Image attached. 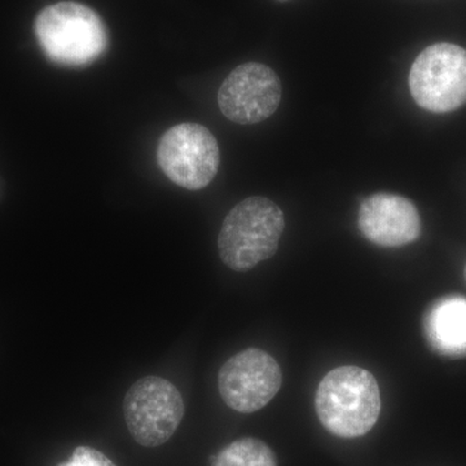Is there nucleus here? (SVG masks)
<instances>
[{
	"label": "nucleus",
	"instance_id": "obj_6",
	"mask_svg": "<svg viewBox=\"0 0 466 466\" xmlns=\"http://www.w3.org/2000/svg\"><path fill=\"white\" fill-rule=\"evenodd\" d=\"M157 161L171 182L198 191L208 186L219 170V147L205 126L186 122L162 135Z\"/></svg>",
	"mask_w": 466,
	"mask_h": 466
},
{
	"label": "nucleus",
	"instance_id": "obj_7",
	"mask_svg": "<svg viewBox=\"0 0 466 466\" xmlns=\"http://www.w3.org/2000/svg\"><path fill=\"white\" fill-rule=\"evenodd\" d=\"M283 373L268 352L247 349L233 355L220 368L218 389L223 401L236 412L254 413L278 394Z\"/></svg>",
	"mask_w": 466,
	"mask_h": 466
},
{
	"label": "nucleus",
	"instance_id": "obj_12",
	"mask_svg": "<svg viewBox=\"0 0 466 466\" xmlns=\"http://www.w3.org/2000/svg\"><path fill=\"white\" fill-rule=\"evenodd\" d=\"M57 466H116L115 462L100 451L92 447L79 446L73 451L72 456L66 462Z\"/></svg>",
	"mask_w": 466,
	"mask_h": 466
},
{
	"label": "nucleus",
	"instance_id": "obj_11",
	"mask_svg": "<svg viewBox=\"0 0 466 466\" xmlns=\"http://www.w3.org/2000/svg\"><path fill=\"white\" fill-rule=\"evenodd\" d=\"M211 466H278V460L265 441L241 438L214 456Z\"/></svg>",
	"mask_w": 466,
	"mask_h": 466
},
{
	"label": "nucleus",
	"instance_id": "obj_8",
	"mask_svg": "<svg viewBox=\"0 0 466 466\" xmlns=\"http://www.w3.org/2000/svg\"><path fill=\"white\" fill-rule=\"evenodd\" d=\"M281 101L278 75L260 63L236 67L218 91L220 112L238 125H254L269 118Z\"/></svg>",
	"mask_w": 466,
	"mask_h": 466
},
{
	"label": "nucleus",
	"instance_id": "obj_1",
	"mask_svg": "<svg viewBox=\"0 0 466 466\" xmlns=\"http://www.w3.org/2000/svg\"><path fill=\"white\" fill-rule=\"evenodd\" d=\"M381 406L375 376L355 366L330 370L319 383L315 395L319 421L339 438H358L372 431Z\"/></svg>",
	"mask_w": 466,
	"mask_h": 466
},
{
	"label": "nucleus",
	"instance_id": "obj_13",
	"mask_svg": "<svg viewBox=\"0 0 466 466\" xmlns=\"http://www.w3.org/2000/svg\"><path fill=\"white\" fill-rule=\"evenodd\" d=\"M464 275H465V280H466V265H465V269H464Z\"/></svg>",
	"mask_w": 466,
	"mask_h": 466
},
{
	"label": "nucleus",
	"instance_id": "obj_3",
	"mask_svg": "<svg viewBox=\"0 0 466 466\" xmlns=\"http://www.w3.org/2000/svg\"><path fill=\"white\" fill-rule=\"evenodd\" d=\"M43 52L63 66H86L108 47V33L96 12L81 3L48 5L34 24Z\"/></svg>",
	"mask_w": 466,
	"mask_h": 466
},
{
	"label": "nucleus",
	"instance_id": "obj_10",
	"mask_svg": "<svg viewBox=\"0 0 466 466\" xmlns=\"http://www.w3.org/2000/svg\"><path fill=\"white\" fill-rule=\"evenodd\" d=\"M429 342L440 354L466 355V299L446 297L429 311L425 323Z\"/></svg>",
	"mask_w": 466,
	"mask_h": 466
},
{
	"label": "nucleus",
	"instance_id": "obj_2",
	"mask_svg": "<svg viewBox=\"0 0 466 466\" xmlns=\"http://www.w3.org/2000/svg\"><path fill=\"white\" fill-rule=\"evenodd\" d=\"M285 228L283 210L269 198L251 196L227 214L218 236L220 259L236 272L272 258Z\"/></svg>",
	"mask_w": 466,
	"mask_h": 466
},
{
	"label": "nucleus",
	"instance_id": "obj_4",
	"mask_svg": "<svg viewBox=\"0 0 466 466\" xmlns=\"http://www.w3.org/2000/svg\"><path fill=\"white\" fill-rule=\"evenodd\" d=\"M410 95L417 106L433 113H450L466 103V50L441 42L426 47L410 67Z\"/></svg>",
	"mask_w": 466,
	"mask_h": 466
},
{
	"label": "nucleus",
	"instance_id": "obj_5",
	"mask_svg": "<svg viewBox=\"0 0 466 466\" xmlns=\"http://www.w3.org/2000/svg\"><path fill=\"white\" fill-rule=\"evenodd\" d=\"M184 412L182 394L162 377H143L125 395L126 425L135 441L143 447L167 443L179 428Z\"/></svg>",
	"mask_w": 466,
	"mask_h": 466
},
{
	"label": "nucleus",
	"instance_id": "obj_9",
	"mask_svg": "<svg viewBox=\"0 0 466 466\" xmlns=\"http://www.w3.org/2000/svg\"><path fill=\"white\" fill-rule=\"evenodd\" d=\"M361 235L383 248L412 244L421 235V217L412 201L397 193L380 192L361 202L358 211Z\"/></svg>",
	"mask_w": 466,
	"mask_h": 466
}]
</instances>
